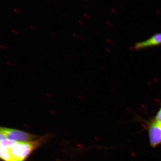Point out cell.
Segmentation results:
<instances>
[{
    "label": "cell",
    "instance_id": "cell-14",
    "mask_svg": "<svg viewBox=\"0 0 161 161\" xmlns=\"http://www.w3.org/2000/svg\"><path fill=\"white\" fill-rule=\"evenodd\" d=\"M22 49L24 50V51L27 52L29 51V49H28V48L25 47H22Z\"/></svg>",
    "mask_w": 161,
    "mask_h": 161
},
{
    "label": "cell",
    "instance_id": "cell-6",
    "mask_svg": "<svg viewBox=\"0 0 161 161\" xmlns=\"http://www.w3.org/2000/svg\"><path fill=\"white\" fill-rule=\"evenodd\" d=\"M17 142L16 141L8 139L3 134L1 133V145L10 148Z\"/></svg>",
    "mask_w": 161,
    "mask_h": 161
},
{
    "label": "cell",
    "instance_id": "cell-4",
    "mask_svg": "<svg viewBox=\"0 0 161 161\" xmlns=\"http://www.w3.org/2000/svg\"><path fill=\"white\" fill-rule=\"evenodd\" d=\"M160 45H161V33L154 34L145 41L136 43L134 48L138 50Z\"/></svg>",
    "mask_w": 161,
    "mask_h": 161
},
{
    "label": "cell",
    "instance_id": "cell-7",
    "mask_svg": "<svg viewBox=\"0 0 161 161\" xmlns=\"http://www.w3.org/2000/svg\"><path fill=\"white\" fill-rule=\"evenodd\" d=\"M153 119L156 121L161 124V107Z\"/></svg>",
    "mask_w": 161,
    "mask_h": 161
},
{
    "label": "cell",
    "instance_id": "cell-13",
    "mask_svg": "<svg viewBox=\"0 0 161 161\" xmlns=\"http://www.w3.org/2000/svg\"><path fill=\"white\" fill-rule=\"evenodd\" d=\"M30 29H31V30H33V31H35L36 30V28L33 26L30 25Z\"/></svg>",
    "mask_w": 161,
    "mask_h": 161
},
{
    "label": "cell",
    "instance_id": "cell-1",
    "mask_svg": "<svg viewBox=\"0 0 161 161\" xmlns=\"http://www.w3.org/2000/svg\"><path fill=\"white\" fill-rule=\"evenodd\" d=\"M42 140L33 142H17L9 148L14 161H24L34 150L41 144Z\"/></svg>",
    "mask_w": 161,
    "mask_h": 161
},
{
    "label": "cell",
    "instance_id": "cell-3",
    "mask_svg": "<svg viewBox=\"0 0 161 161\" xmlns=\"http://www.w3.org/2000/svg\"><path fill=\"white\" fill-rule=\"evenodd\" d=\"M1 133L8 139L17 142L32 140L36 138L33 135L13 129L1 128Z\"/></svg>",
    "mask_w": 161,
    "mask_h": 161
},
{
    "label": "cell",
    "instance_id": "cell-9",
    "mask_svg": "<svg viewBox=\"0 0 161 161\" xmlns=\"http://www.w3.org/2000/svg\"><path fill=\"white\" fill-rule=\"evenodd\" d=\"M12 33H13L14 34V35H19V32H18V31H17V30H11Z\"/></svg>",
    "mask_w": 161,
    "mask_h": 161
},
{
    "label": "cell",
    "instance_id": "cell-11",
    "mask_svg": "<svg viewBox=\"0 0 161 161\" xmlns=\"http://www.w3.org/2000/svg\"><path fill=\"white\" fill-rule=\"evenodd\" d=\"M0 47H1L2 49L3 50H6L7 49V46L5 45H2V44H1V45H0Z\"/></svg>",
    "mask_w": 161,
    "mask_h": 161
},
{
    "label": "cell",
    "instance_id": "cell-2",
    "mask_svg": "<svg viewBox=\"0 0 161 161\" xmlns=\"http://www.w3.org/2000/svg\"><path fill=\"white\" fill-rule=\"evenodd\" d=\"M150 146L155 148L161 145V124L154 119L147 123Z\"/></svg>",
    "mask_w": 161,
    "mask_h": 161
},
{
    "label": "cell",
    "instance_id": "cell-8",
    "mask_svg": "<svg viewBox=\"0 0 161 161\" xmlns=\"http://www.w3.org/2000/svg\"><path fill=\"white\" fill-rule=\"evenodd\" d=\"M14 11L16 14H21V11H20V10L19 9L14 8Z\"/></svg>",
    "mask_w": 161,
    "mask_h": 161
},
{
    "label": "cell",
    "instance_id": "cell-5",
    "mask_svg": "<svg viewBox=\"0 0 161 161\" xmlns=\"http://www.w3.org/2000/svg\"><path fill=\"white\" fill-rule=\"evenodd\" d=\"M0 156L2 159L5 161H14L9 148L1 145Z\"/></svg>",
    "mask_w": 161,
    "mask_h": 161
},
{
    "label": "cell",
    "instance_id": "cell-12",
    "mask_svg": "<svg viewBox=\"0 0 161 161\" xmlns=\"http://www.w3.org/2000/svg\"><path fill=\"white\" fill-rule=\"evenodd\" d=\"M50 34H51V35L54 37H57V34L56 33H53V32H50Z\"/></svg>",
    "mask_w": 161,
    "mask_h": 161
},
{
    "label": "cell",
    "instance_id": "cell-10",
    "mask_svg": "<svg viewBox=\"0 0 161 161\" xmlns=\"http://www.w3.org/2000/svg\"><path fill=\"white\" fill-rule=\"evenodd\" d=\"M62 16H63V17L64 18H65V19H69V15L67 14H63V15H62Z\"/></svg>",
    "mask_w": 161,
    "mask_h": 161
}]
</instances>
